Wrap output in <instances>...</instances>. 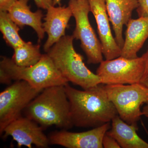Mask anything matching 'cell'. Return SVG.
Here are the masks:
<instances>
[{
  "label": "cell",
  "instance_id": "obj_18",
  "mask_svg": "<svg viewBox=\"0 0 148 148\" xmlns=\"http://www.w3.org/2000/svg\"><path fill=\"white\" fill-rule=\"evenodd\" d=\"M20 28L10 18L8 12L0 11V31L7 44L12 48L26 42L19 36Z\"/></svg>",
  "mask_w": 148,
  "mask_h": 148
},
{
  "label": "cell",
  "instance_id": "obj_3",
  "mask_svg": "<svg viewBox=\"0 0 148 148\" xmlns=\"http://www.w3.org/2000/svg\"><path fill=\"white\" fill-rule=\"evenodd\" d=\"M72 36L62 37L47 52L61 73L68 80L87 90L101 84V79L86 67L83 57L75 49Z\"/></svg>",
  "mask_w": 148,
  "mask_h": 148
},
{
  "label": "cell",
  "instance_id": "obj_5",
  "mask_svg": "<svg viewBox=\"0 0 148 148\" xmlns=\"http://www.w3.org/2000/svg\"><path fill=\"white\" fill-rule=\"evenodd\" d=\"M118 114L129 124L137 125L143 115L141 107L148 103V88L140 83L103 86Z\"/></svg>",
  "mask_w": 148,
  "mask_h": 148
},
{
  "label": "cell",
  "instance_id": "obj_1",
  "mask_svg": "<svg viewBox=\"0 0 148 148\" xmlns=\"http://www.w3.org/2000/svg\"><path fill=\"white\" fill-rule=\"evenodd\" d=\"M102 84L83 90L75 89L68 83L65 85L73 126L99 127L110 122L118 115Z\"/></svg>",
  "mask_w": 148,
  "mask_h": 148
},
{
  "label": "cell",
  "instance_id": "obj_13",
  "mask_svg": "<svg viewBox=\"0 0 148 148\" xmlns=\"http://www.w3.org/2000/svg\"><path fill=\"white\" fill-rule=\"evenodd\" d=\"M109 19L114 32L115 38L122 48L124 40L123 36V26L131 19L133 11L138 8L139 0H106Z\"/></svg>",
  "mask_w": 148,
  "mask_h": 148
},
{
  "label": "cell",
  "instance_id": "obj_16",
  "mask_svg": "<svg viewBox=\"0 0 148 148\" xmlns=\"http://www.w3.org/2000/svg\"><path fill=\"white\" fill-rule=\"evenodd\" d=\"M138 130V125L128 124L117 115L106 133L114 138L121 148H148V143L137 134Z\"/></svg>",
  "mask_w": 148,
  "mask_h": 148
},
{
  "label": "cell",
  "instance_id": "obj_14",
  "mask_svg": "<svg viewBox=\"0 0 148 148\" xmlns=\"http://www.w3.org/2000/svg\"><path fill=\"white\" fill-rule=\"evenodd\" d=\"M126 26L121 56L130 59L136 58L138 51L148 38V16L131 18Z\"/></svg>",
  "mask_w": 148,
  "mask_h": 148
},
{
  "label": "cell",
  "instance_id": "obj_12",
  "mask_svg": "<svg viewBox=\"0 0 148 148\" xmlns=\"http://www.w3.org/2000/svg\"><path fill=\"white\" fill-rule=\"evenodd\" d=\"M43 23V28L48 37L43 46L47 52L51 48L65 36L66 30L70 18L73 16L70 7H55L52 5L47 9Z\"/></svg>",
  "mask_w": 148,
  "mask_h": 148
},
{
  "label": "cell",
  "instance_id": "obj_8",
  "mask_svg": "<svg viewBox=\"0 0 148 148\" xmlns=\"http://www.w3.org/2000/svg\"><path fill=\"white\" fill-rule=\"evenodd\" d=\"M24 80L16 81L0 93V134L9 124L21 116L28 105L42 91Z\"/></svg>",
  "mask_w": 148,
  "mask_h": 148
},
{
  "label": "cell",
  "instance_id": "obj_23",
  "mask_svg": "<svg viewBox=\"0 0 148 148\" xmlns=\"http://www.w3.org/2000/svg\"><path fill=\"white\" fill-rule=\"evenodd\" d=\"M147 52L148 55L146 62L145 67L144 74L140 81V84L148 88V50Z\"/></svg>",
  "mask_w": 148,
  "mask_h": 148
},
{
  "label": "cell",
  "instance_id": "obj_26",
  "mask_svg": "<svg viewBox=\"0 0 148 148\" xmlns=\"http://www.w3.org/2000/svg\"><path fill=\"white\" fill-rule=\"evenodd\" d=\"M61 1V0H54V1H53V5H56L59 4Z\"/></svg>",
  "mask_w": 148,
  "mask_h": 148
},
{
  "label": "cell",
  "instance_id": "obj_15",
  "mask_svg": "<svg viewBox=\"0 0 148 148\" xmlns=\"http://www.w3.org/2000/svg\"><path fill=\"white\" fill-rule=\"evenodd\" d=\"M29 0H17L8 11L12 21L20 28L29 26L36 33L40 42L44 38L45 32L43 28L42 19L43 14L41 10L33 12L28 5Z\"/></svg>",
  "mask_w": 148,
  "mask_h": 148
},
{
  "label": "cell",
  "instance_id": "obj_9",
  "mask_svg": "<svg viewBox=\"0 0 148 148\" xmlns=\"http://www.w3.org/2000/svg\"><path fill=\"white\" fill-rule=\"evenodd\" d=\"M44 130L36 122L27 117H19L11 122L4 130V138L12 137L18 148L24 146L32 148H47L50 145L49 139L43 132Z\"/></svg>",
  "mask_w": 148,
  "mask_h": 148
},
{
  "label": "cell",
  "instance_id": "obj_20",
  "mask_svg": "<svg viewBox=\"0 0 148 148\" xmlns=\"http://www.w3.org/2000/svg\"><path fill=\"white\" fill-rule=\"evenodd\" d=\"M137 12L139 17L148 16V0H139Z\"/></svg>",
  "mask_w": 148,
  "mask_h": 148
},
{
  "label": "cell",
  "instance_id": "obj_2",
  "mask_svg": "<svg viewBox=\"0 0 148 148\" xmlns=\"http://www.w3.org/2000/svg\"><path fill=\"white\" fill-rule=\"evenodd\" d=\"M23 112L25 116L36 122L44 130L52 125L64 130L73 126L65 85L45 88Z\"/></svg>",
  "mask_w": 148,
  "mask_h": 148
},
{
  "label": "cell",
  "instance_id": "obj_6",
  "mask_svg": "<svg viewBox=\"0 0 148 148\" xmlns=\"http://www.w3.org/2000/svg\"><path fill=\"white\" fill-rule=\"evenodd\" d=\"M147 52L141 57L127 58L120 56L100 63L96 74L101 84H132L140 83L145 67Z\"/></svg>",
  "mask_w": 148,
  "mask_h": 148
},
{
  "label": "cell",
  "instance_id": "obj_4",
  "mask_svg": "<svg viewBox=\"0 0 148 148\" xmlns=\"http://www.w3.org/2000/svg\"><path fill=\"white\" fill-rule=\"evenodd\" d=\"M1 58L0 69L4 71L12 80L25 81L33 87L42 90L69 83L47 53L42 54L36 64L29 67L17 66L12 58L6 56H1Z\"/></svg>",
  "mask_w": 148,
  "mask_h": 148
},
{
  "label": "cell",
  "instance_id": "obj_17",
  "mask_svg": "<svg viewBox=\"0 0 148 148\" xmlns=\"http://www.w3.org/2000/svg\"><path fill=\"white\" fill-rule=\"evenodd\" d=\"M13 49L14 52L12 59L20 67H29L35 65L42 55L40 51L39 45H35L31 42H25Z\"/></svg>",
  "mask_w": 148,
  "mask_h": 148
},
{
  "label": "cell",
  "instance_id": "obj_21",
  "mask_svg": "<svg viewBox=\"0 0 148 148\" xmlns=\"http://www.w3.org/2000/svg\"><path fill=\"white\" fill-rule=\"evenodd\" d=\"M38 7L47 10L49 7L53 5L54 0H34Z\"/></svg>",
  "mask_w": 148,
  "mask_h": 148
},
{
  "label": "cell",
  "instance_id": "obj_7",
  "mask_svg": "<svg viewBox=\"0 0 148 148\" xmlns=\"http://www.w3.org/2000/svg\"><path fill=\"white\" fill-rule=\"evenodd\" d=\"M69 6L75 20L73 35L74 39L80 41L81 47L87 56L88 64H100L103 61L102 46L89 21L90 10L88 0H70Z\"/></svg>",
  "mask_w": 148,
  "mask_h": 148
},
{
  "label": "cell",
  "instance_id": "obj_10",
  "mask_svg": "<svg viewBox=\"0 0 148 148\" xmlns=\"http://www.w3.org/2000/svg\"><path fill=\"white\" fill-rule=\"evenodd\" d=\"M111 127L109 122L85 132L55 131L51 133L49 139L50 144L67 148H103V137Z\"/></svg>",
  "mask_w": 148,
  "mask_h": 148
},
{
  "label": "cell",
  "instance_id": "obj_11",
  "mask_svg": "<svg viewBox=\"0 0 148 148\" xmlns=\"http://www.w3.org/2000/svg\"><path fill=\"white\" fill-rule=\"evenodd\" d=\"M90 12L97 26L103 55L106 60H112L121 56V48L112 34L107 12L106 0H88Z\"/></svg>",
  "mask_w": 148,
  "mask_h": 148
},
{
  "label": "cell",
  "instance_id": "obj_19",
  "mask_svg": "<svg viewBox=\"0 0 148 148\" xmlns=\"http://www.w3.org/2000/svg\"><path fill=\"white\" fill-rule=\"evenodd\" d=\"M103 146L105 148H120V146L114 138L106 133L103 139Z\"/></svg>",
  "mask_w": 148,
  "mask_h": 148
},
{
  "label": "cell",
  "instance_id": "obj_25",
  "mask_svg": "<svg viewBox=\"0 0 148 148\" xmlns=\"http://www.w3.org/2000/svg\"><path fill=\"white\" fill-rule=\"evenodd\" d=\"M142 112H143V115L145 116L148 118V103L144 106Z\"/></svg>",
  "mask_w": 148,
  "mask_h": 148
},
{
  "label": "cell",
  "instance_id": "obj_24",
  "mask_svg": "<svg viewBox=\"0 0 148 148\" xmlns=\"http://www.w3.org/2000/svg\"><path fill=\"white\" fill-rule=\"evenodd\" d=\"M12 80L7 74L2 69H0V82L2 84H10Z\"/></svg>",
  "mask_w": 148,
  "mask_h": 148
},
{
  "label": "cell",
  "instance_id": "obj_22",
  "mask_svg": "<svg viewBox=\"0 0 148 148\" xmlns=\"http://www.w3.org/2000/svg\"><path fill=\"white\" fill-rule=\"evenodd\" d=\"M17 0H0V11L8 12Z\"/></svg>",
  "mask_w": 148,
  "mask_h": 148
}]
</instances>
